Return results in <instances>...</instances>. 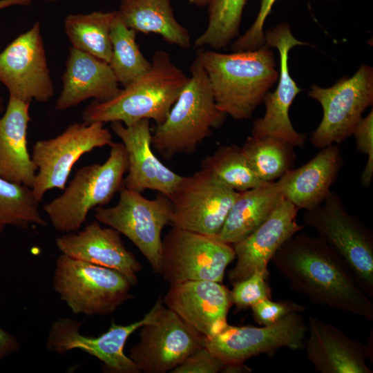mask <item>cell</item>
Segmentation results:
<instances>
[{
    "instance_id": "cell-1",
    "label": "cell",
    "mask_w": 373,
    "mask_h": 373,
    "mask_svg": "<svg viewBox=\"0 0 373 373\" xmlns=\"http://www.w3.org/2000/svg\"><path fill=\"white\" fill-rule=\"evenodd\" d=\"M291 288L332 309L373 321V303L343 258L320 236L295 234L272 258Z\"/></svg>"
},
{
    "instance_id": "cell-2",
    "label": "cell",
    "mask_w": 373,
    "mask_h": 373,
    "mask_svg": "<svg viewBox=\"0 0 373 373\" xmlns=\"http://www.w3.org/2000/svg\"><path fill=\"white\" fill-rule=\"evenodd\" d=\"M198 55L217 107L236 120L251 118L278 79L274 52L266 44L255 50Z\"/></svg>"
},
{
    "instance_id": "cell-3",
    "label": "cell",
    "mask_w": 373,
    "mask_h": 373,
    "mask_svg": "<svg viewBox=\"0 0 373 373\" xmlns=\"http://www.w3.org/2000/svg\"><path fill=\"white\" fill-rule=\"evenodd\" d=\"M145 74L121 89L113 99L93 100L82 113L83 122H121L125 126L140 119L161 124L166 119L189 77L176 66L170 55L157 50Z\"/></svg>"
},
{
    "instance_id": "cell-4",
    "label": "cell",
    "mask_w": 373,
    "mask_h": 373,
    "mask_svg": "<svg viewBox=\"0 0 373 373\" xmlns=\"http://www.w3.org/2000/svg\"><path fill=\"white\" fill-rule=\"evenodd\" d=\"M190 70L191 77L166 119L156 125L152 133V148L166 159L193 151L226 118L227 115L216 104L209 78L198 55Z\"/></svg>"
},
{
    "instance_id": "cell-5",
    "label": "cell",
    "mask_w": 373,
    "mask_h": 373,
    "mask_svg": "<svg viewBox=\"0 0 373 373\" xmlns=\"http://www.w3.org/2000/svg\"><path fill=\"white\" fill-rule=\"evenodd\" d=\"M102 164L79 169L62 194L43 206L53 228L60 232L78 231L90 211L108 204L124 186L128 156L122 142H113Z\"/></svg>"
},
{
    "instance_id": "cell-6",
    "label": "cell",
    "mask_w": 373,
    "mask_h": 373,
    "mask_svg": "<svg viewBox=\"0 0 373 373\" xmlns=\"http://www.w3.org/2000/svg\"><path fill=\"white\" fill-rule=\"evenodd\" d=\"M52 285L77 314L108 315L133 298L132 284L122 274L62 254L56 260Z\"/></svg>"
},
{
    "instance_id": "cell-7",
    "label": "cell",
    "mask_w": 373,
    "mask_h": 373,
    "mask_svg": "<svg viewBox=\"0 0 373 373\" xmlns=\"http://www.w3.org/2000/svg\"><path fill=\"white\" fill-rule=\"evenodd\" d=\"M304 226L313 229L347 262L366 294L373 298V236L350 213L339 195L330 191L317 207L305 210Z\"/></svg>"
},
{
    "instance_id": "cell-8",
    "label": "cell",
    "mask_w": 373,
    "mask_h": 373,
    "mask_svg": "<svg viewBox=\"0 0 373 373\" xmlns=\"http://www.w3.org/2000/svg\"><path fill=\"white\" fill-rule=\"evenodd\" d=\"M172 206L170 199L158 193L147 199L141 193L125 188L119 191L117 203L111 207L95 209L99 222L128 238L140 250L155 273L162 270V231L170 224Z\"/></svg>"
},
{
    "instance_id": "cell-9",
    "label": "cell",
    "mask_w": 373,
    "mask_h": 373,
    "mask_svg": "<svg viewBox=\"0 0 373 373\" xmlns=\"http://www.w3.org/2000/svg\"><path fill=\"white\" fill-rule=\"evenodd\" d=\"M235 258L233 245L217 236L172 227L162 240L160 274L170 285L190 280L222 283Z\"/></svg>"
},
{
    "instance_id": "cell-10",
    "label": "cell",
    "mask_w": 373,
    "mask_h": 373,
    "mask_svg": "<svg viewBox=\"0 0 373 373\" xmlns=\"http://www.w3.org/2000/svg\"><path fill=\"white\" fill-rule=\"evenodd\" d=\"M309 97L323 111L321 123L310 137L312 144L323 149L341 143L352 135L363 113L373 104V68L362 64L351 77H343L328 88L312 85Z\"/></svg>"
},
{
    "instance_id": "cell-11",
    "label": "cell",
    "mask_w": 373,
    "mask_h": 373,
    "mask_svg": "<svg viewBox=\"0 0 373 373\" xmlns=\"http://www.w3.org/2000/svg\"><path fill=\"white\" fill-rule=\"evenodd\" d=\"M113 142L111 133L101 122L74 123L56 137L36 142L31 157L37 169L32 188L37 200L40 202L48 190H64L83 155Z\"/></svg>"
},
{
    "instance_id": "cell-12",
    "label": "cell",
    "mask_w": 373,
    "mask_h": 373,
    "mask_svg": "<svg viewBox=\"0 0 373 373\" xmlns=\"http://www.w3.org/2000/svg\"><path fill=\"white\" fill-rule=\"evenodd\" d=\"M238 192L200 169L182 176L169 199L172 227L217 236Z\"/></svg>"
},
{
    "instance_id": "cell-13",
    "label": "cell",
    "mask_w": 373,
    "mask_h": 373,
    "mask_svg": "<svg viewBox=\"0 0 373 373\" xmlns=\"http://www.w3.org/2000/svg\"><path fill=\"white\" fill-rule=\"evenodd\" d=\"M162 303L160 296L151 310L140 321L122 325L112 323L100 336H84L79 332L82 323L71 318H60L51 325L46 341L47 349L59 354L80 350L98 358L103 370L112 373H140L136 364L124 352L128 338L137 329L153 321Z\"/></svg>"
},
{
    "instance_id": "cell-14",
    "label": "cell",
    "mask_w": 373,
    "mask_h": 373,
    "mask_svg": "<svg viewBox=\"0 0 373 373\" xmlns=\"http://www.w3.org/2000/svg\"><path fill=\"white\" fill-rule=\"evenodd\" d=\"M307 326L300 313L262 326L228 325L217 334L204 337V346L224 365L244 363L252 356L281 347L305 349Z\"/></svg>"
},
{
    "instance_id": "cell-15",
    "label": "cell",
    "mask_w": 373,
    "mask_h": 373,
    "mask_svg": "<svg viewBox=\"0 0 373 373\" xmlns=\"http://www.w3.org/2000/svg\"><path fill=\"white\" fill-rule=\"evenodd\" d=\"M203 346L204 336L162 303L155 320L141 327L128 356L141 372L166 373Z\"/></svg>"
},
{
    "instance_id": "cell-16",
    "label": "cell",
    "mask_w": 373,
    "mask_h": 373,
    "mask_svg": "<svg viewBox=\"0 0 373 373\" xmlns=\"http://www.w3.org/2000/svg\"><path fill=\"white\" fill-rule=\"evenodd\" d=\"M0 82L10 96L30 104L54 95L40 24L37 21L0 52Z\"/></svg>"
},
{
    "instance_id": "cell-17",
    "label": "cell",
    "mask_w": 373,
    "mask_h": 373,
    "mask_svg": "<svg viewBox=\"0 0 373 373\" xmlns=\"http://www.w3.org/2000/svg\"><path fill=\"white\" fill-rule=\"evenodd\" d=\"M265 40L267 46L278 50L280 72L276 89L273 93L268 92L265 96L264 115L253 122L251 135L276 137L294 147H303L307 136L294 128L289 116V108L301 89L289 74L288 55L294 46L309 44L294 37L288 23H280L267 30L265 33Z\"/></svg>"
},
{
    "instance_id": "cell-18",
    "label": "cell",
    "mask_w": 373,
    "mask_h": 373,
    "mask_svg": "<svg viewBox=\"0 0 373 373\" xmlns=\"http://www.w3.org/2000/svg\"><path fill=\"white\" fill-rule=\"evenodd\" d=\"M163 303L205 338L227 325L231 291L222 283L190 280L171 284Z\"/></svg>"
},
{
    "instance_id": "cell-19",
    "label": "cell",
    "mask_w": 373,
    "mask_h": 373,
    "mask_svg": "<svg viewBox=\"0 0 373 373\" xmlns=\"http://www.w3.org/2000/svg\"><path fill=\"white\" fill-rule=\"evenodd\" d=\"M299 209L283 200L268 218L244 239L232 245L236 263L228 274L231 284L249 277L267 266L280 247L305 228L297 222Z\"/></svg>"
},
{
    "instance_id": "cell-20",
    "label": "cell",
    "mask_w": 373,
    "mask_h": 373,
    "mask_svg": "<svg viewBox=\"0 0 373 373\" xmlns=\"http://www.w3.org/2000/svg\"><path fill=\"white\" fill-rule=\"evenodd\" d=\"M111 128L127 153L128 167L124 186L140 193L154 190L169 198L182 176L166 167L154 154L150 120L140 119L128 126L113 122Z\"/></svg>"
},
{
    "instance_id": "cell-21",
    "label": "cell",
    "mask_w": 373,
    "mask_h": 373,
    "mask_svg": "<svg viewBox=\"0 0 373 373\" xmlns=\"http://www.w3.org/2000/svg\"><path fill=\"white\" fill-rule=\"evenodd\" d=\"M55 243L62 254L115 270L125 276L132 285L138 282L137 274L142 269L140 262L126 248L117 231L102 227L97 220L77 233L57 237Z\"/></svg>"
},
{
    "instance_id": "cell-22",
    "label": "cell",
    "mask_w": 373,
    "mask_h": 373,
    "mask_svg": "<svg viewBox=\"0 0 373 373\" xmlns=\"http://www.w3.org/2000/svg\"><path fill=\"white\" fill-rule=\"evenodd\" d=\"M305 349L308 359L321 373H372L366 359L367 346L334 326L308 316Z\"/></svg>"
},
{
    "instance_id": "cell-23",
    "label": "cell",
    "mask_w": 373,
    "mask_h": 373,
    "mask_svg": "<svg viewBox=\"0 0 373 373\" xmlns=\"http://www.w3.org/2000/svg\"><path fill=\"white\" fill-rule=\"evenodd\" d=\"M62 89L55 108L64 111L93 98L103 102L115 97L121 90L108 63L75 48L69 49Z\"/></svg>"
},
{
    "instance_id": "cell-24",
    "label": "cell",
    "mask_w": 373,
    "mask_h": 373,
    "mask_svg": "<svg viewBox=\"0 0 373 373\" xmlns=\"http://www.w3.org/2000/svg\"><path fill=\"white\" fill-rule=\"evenodd\" d=\"M321 149L307 163L277 181L285 198L298 209L309 210L321 204L343 165L339 146L330 144Z\"/></svg>"
},
{
    "instance_id": "cell-25",
    "label": "cell",
    "mask_w": 373,
    "mask_h": 373,
    "mask_svg": "<svg viewBox=\"0 0 373 373\" xmlns=\"http://www.w3.org/2000/svg\"><path fill=\"white\" fill-rule=\"evenodd\" d=\"M30 104L10 96L0 117V176L32 188L37 171L28 150Z\"/></svg>"
},
{
    "instance_id": "cell-26",
    "label": "cell",
    "mask_w": 373,
    "mask_h": 373,
    "mask_svg": "<svg viewBox=\"0 0 373 373\" xmlns=\"http://www.w3.org/2000/svg\"><path fill=\"white\" fill-rule=\"evenodd\" d=\"M285 199L278 182L238 192L217 237L233 245L256 230Z\"/></svg>"
},
{
    "instance_id": "cell-27",
    "label": "cell",
    "mask_w": 373,
    "mask_h": 373,
    "mask_svg": "<svg viewBox=\"0 0 373 373\" xmlns=\"http://www.w3.org/2000/svg\"><path fill=\"white\" fill-rule=\"evenodd\" d=\"M117 12L136 32L157 34L182 48L191 46L189 32L175 19L170 0H121Z\"/></svg>"
},
{
    "instance_id": "cell-28",
    "label": "cell",
    "mask_w": 373,
    "mask_h": 373,
    "mask_svg": "<svg viewBox=\"0 0 373 373\" xmlns=\"http://www.w3.org/2000/svg\"><path fill=\"white\" fill-rule=\"evenodd\" d=\"M115 15V11H96L68 15L64 28L72 47L109 64L112 55L110 30Z\"/></svg>"
},
{
    "instance_id": "cell-29",
    "label": "cell",
    "mask_w": 373,
    "mask_h": 373,
    "mask_svg": "<svg viewBox=\"0 0 373 373\" xmlns=\"http://www.w3.org/2000/svg\"><path fill=\"white\" fill-rule=\"evenodd\" d=\"M242 149L256 175L265 182H275L294 166V146L278 138L251 135Z\"/></svg>"
},
{
    "instance_id": "cell-30",
    "label": "cell",
    "mask_w": 373,
    "mask_h": 373,
    "mask_svg": "<svg viewBox=\"0 0 373 373\" xmlns=\"http://www.w3.org/2000/svg\"><path fill=\"white\" fill-rule=\"evenodd\" d=\"M112 55L109 65L118 82L127 86L145 74L151 66L136 42V32L128 28L117 11L111 23Z\"/></svg>"
},
{
    "instance_id": "cell-31",
    "label": "cell",
    "mask_w": 373,
    "mask_h": 373,
    "mask_svg": "<svg viewBox=\"0 0 373 373\" xmlns=\"http://www.w3.org/2000/svg\"><path fill=\"white\" fill-rule=\"evenodd\" d=\"M201 169L209 172L220 182L238 192L269 183L258 178L242 147L236 144L219 147L213 154L202 160Z\"/></svg>"
},
{
    "instance_id": "cell-32",
    "label": "cell",
    "mask_w": 373,
    "mask_h": 373,
    "mask_svg": "<svg viewBox=\"0 0 373 373\" xmlns=\"http://www.w3.org/2000/svg\"><path fill=\"white\" fill-rule=\"evenodd\" d=\"M39 203L31 188L0 176V233L9 225L21 229L46 226Z\"/></svg>"
},
{
    "instance_id": "cell-33",
    "label": "cell",
    "mask_w": 373,
    "mask_h": 373,
    "mask_svg": "<svg viewBox=\"0 0 373 373\" xmlns=\"http://www.w3.org/2000/svg\"><path fill=\"white\" fill-rule=\"evenodd\" d=\"M247 0H211L207 26L195 41L198 48H226L238 37L244 7Z\"/></svg>"
},
{
    "instance_id": "cell-34",
    "label": "cell",
    "mask_w": 373,
    "mask_h": 373,
    "mask_svg": "<svg viewBox=\"0 0 373 373\" xmlns=\"http://www.w3.org/2000/svg\"><path fill=\"white\" fill-rule=\"evenodd\" d=\"M267 274V271H256L246 279L232 284V304L238 309H242L270 298L271 291L266 281Z\"/></svg>"
},
{
    "instance_id": "cell-35",
    "label": "cell",
    "mask_w": 373,
    "mask_h": 373,
    "mask_svg": "<svg viewBox=\"0 0 373 373\" xmlns=\"http://www.w3.org/2000/svg\"><path fill=\"white\" fill-rule=\"evenodd\" d=\"M352 135L356 140V149L367 155V160L361 175V182L368 187L373 178V110L357 124Z\"/></svg>"
},
{
    "instance_id": "cell-36",
    "label": "cell",
    "mask_w": 373,
    "mask_h": 373,
    "mask_svg": "<svg viewBox=\"0 0 373 373\" xmlns=\"http://www.w3.org/2000/svg\"><path fill=\"white\" fill-rule=\"evenodd\" d=\"M254 318L262 326L277 323L292 313L305 312V306L291 300L274 302L271 298L265 299L251 307Z\"/></svg>"
},
{
    "instance_id": "cell-37",
    "label": "cell",
    "mask_w": 373,
    "mask_h": 373,
    "mask_svg": "<svg viewBox=\"0 0 373 373\" xmlns=\"http://www.w3.org/2000/svg\"><path fill=\"white\" fill-rule=\"evenodd\" d=\"M277 0H262L256 20L245 33L236 40L240 50H254L265 45L263 26Z\"/></svg>"
},
{
    "instance_id": "cell-38",
    "label": "cell",
    "mask_w": 373,
    "mask_h": 373,
    "mask_svg": "<svg viewBox=\"0 0 373 373\" xmlns=\"http://www.w3.org/2000/svg\"><path fill=\"white\" fill-rule=\"evenodd\" d=\"M224 364L213 356L204 347L189 356L171 373H217L221 372Z\"/></svg>"
},
{
    "instance_id": "cell-39",
    "label": "cell",
    "mask_w": 373,
    "mask_h": 373,
    "mask_svg": "<svg viewBox=\"0 0 373 373\" xmlns=\"http://www.w3.org/2000/svg\"><path fill=\"white\" fill-rule=\"evenodd\" d=\"M19 348L17 338L0 327V361Z\"/></svg>"
},
{
    "instance_id": "cell-40",
    "label": "cell",
    "mask_w": 373,
    "mask_h": 373,
    "mask_svg": "<svg viewBox=\"0 0 373 373\" xmlns=\"http://www.w3.org/2000/svg\"><path fill=\"white\" fill-rule=\"evenodd\" d=\"M221 372L227 373H247L251 372V369L245 365L244 363L229 364L224 365Z\"/></svg>"
},
{
    "instance_id": "cell-41",
    "label": "cell",
    "mask_w": 373,
    "mask_h": 373,
    "mask_svg": "<svg viewBox=\"0 0 373 373\" xmlns=\"http://www.w3.org/2000/svg\"><path fill=\"white\" fill-rule=\"evenodd\" d=\"M32 0H0V10L13 6H28Z\"/></svg>"
},
{
    "instance_id": "cell-42",
    "label": "cell",
    "mask_w": 373,
    "mask_h": 373,
    "mask_svg": "<svg viewBox=\"0 0 373 373\" xmlns=\"http://www.w3.org/2000/svg\"><path fill=\"white\" fill-rule=\"evenodd\" d=\"M211 0H188L192 4L199 7L206 6L209 5Z\"/></svg>"
},
{
    "instance_id": "cell-43",
    "label": "cell",
    "mask_w": 373,
    "mask_h": 373,
    "mask_svg": "<svg viewBox=\"0 0 373 373\" xmlns=\"http://www.w3.org/2000/svg\"><path fill=\"white\" fill-rule=\"evenodd\" d=\"M4 111V99L2 97L1 90H0V113H2Z\"/></svg>"
},
{
    "instance_id": "cell-44",
    "label": "cell",
    "mask_w": 373,
    "mask_h": 373,
    "mask_svg": "<svg viewBox=\"0 0 373 373\" xmlns=\"http://www.w3.org/2000/svg\"><path fill=\"white\" fill-rule=\"evenodd\" d=\"M43 1L53 2V1H56L57 0H43Z\"/></svg>"
}]
</instances>
